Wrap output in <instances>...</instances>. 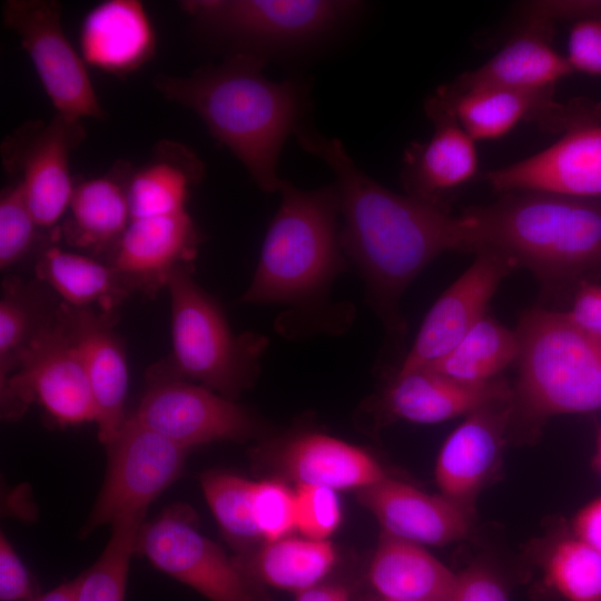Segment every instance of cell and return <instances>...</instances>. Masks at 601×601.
<instances>
[{"mask_svg": "<svg viewBox=\"0 0 601 601\" xmlns=\"http://www.w3.org/2000/svg\"><path fill=\"white\" fill-rule=\"evenodd\" d=\"M299 146L332 169L344 218L342 249L363 279L367 300L395 344L405 335L400 302L413 279L447 250H473L464 216L445 204L386 189L363 173L336 138L299 128Z\"/></svg>", "mask_w": 601, "mask_h": 601, "instance_id": "6da1fadb", "label": "cell"}, {"mask_svg": "<svg viewBox=\"0 0 601 601\" xmlns=\"http://www.w3.org/2000/svg\"><path fill=\"white\" fill-rule=\"evenodd\" d=\"M266 56L243 49L186 77L158 75L155 88L197 114L211 136L245 166L265 193L278 191L277 166L286 139L302 127L307 93L298 81L263 75Z\"/></svg>", "mask_w": 601, "mask_h": 601, "instance_id": "7a4b0ae2", "label": "cell"}, {"mask_svg": "<svg viewBox=\"0 0 601 601\" xmlns=\"http://www.w3.org/2000/svg\"><path fill=\"white\" fill-rule=\"evenodd\" d=\"M279 207L263 242L258 264L240 302L255 305H286L280 332L297 324L317 325L334 306L329 290L347 269L337 226L341 199L335 186L298 189L283 180Z\"/></svg>", "mask_w": 601, "mask_h": 601, "instance_id": "3957f363", "label": "cell"}, {"mask_svg": "<svg viewBox=\"0 0 601 601\" xmlns=\"http://www.w3.org/2000/svg\"><path fill=\"white\" fill-rule=\"evenodd\" d=\"M474 252L497 250L546 285L601 269V204L538 191L505 193L467 209Z\"/></svg>", "mask_w": 601, "mask_h": 601, "instance_id": "277c9868", "label": "cell"}, {"mask_svg": "<svg viewBox=\"0 0 601 601\" xmlns=\"http://www.w3.org/2000/svg\"><path fill=\"white\" fill-rule=\"evenodd\" d=\"M191 272V265H181L169 276L173 352L148 376L198 382L235 401L257 378L268 338L253 332L235 334L218 302Z\"/></svg>", "mask_w": 601, "mask_h": 601, "instance_id": "5b68a950", "label": "cell"}, {"mask_svg": "<svg viewBox=\"0 0 601 601\" xmlns=\"http://www.w3.org/2000/svg\"><path fill=\"white\" fill-rule=\"evenodd\" d=\"M520 339L518 394L533 414L548 416L601 410V339L565 315L528 313Z\"/></svg>", "mask_w": 601, "mask_h": 601, "instance_id": "8992f818", "label": "cell"}, {"mask_svg": "<svg viewBox=\"0 0 601 601\" xmlns=\"http://www.w3.org/2000/svg\"><path fill=\"white\" fill-rule=\"evenodd\" d=\"M0 393L6 420L19 418L31 403H37L60 426L97 421L88 376L61 303L17 371L0 386Z\"/></svg>", "mask_w": 601, "mask_h": 601, "instance_id": "52a82bcc", "label": "cell"}, {"mask_svg": "<svg viewBox=\"0 0 601 601\" xmlns=\"http://www.w3.org/2000/svg\"><path fill=\"white\" fill-rule=\"evenodd\" d=\"M136 551L209 601H268L239 562L197 530L185 505H171L142 524Z\"/></svg>", "mask_w": 601, "mask_h": 601, "instance_id": "ba28073f", "label": "cell"}, {"mask_svg": "<svg viewBox=\"0 0 601 601\" xmlns=\"http://www.w3.org/2000/svg\"><path fill=\"white\" fill-rule=\"evenodd\" d=\"M106 446L105 481L82 536L119 518L147 513L149 504L180 476L189 451L131 416Z\"/></svg>", "mask_w": 601, "mask_h": 601, "instance_id": "9c48e42d", "label": "cell"}, {"mask_svg": "<svg viewBox=\"0 0 601 601\" xmlns=\"http://www.w3.org/2000/svg\"><path fill=\"white\" fill-rule=\"evenodd\" d=\"M4 26L18 35L56 114L81 120L104 118L80 52L61 26V6L53 0H8Z\"/></svg>", "mask_w": 601, "mask_h": 601, "instance_id": "30bf717a", "label": "cell"}, {"mask_svg": "<svg viewBox=\"0 0 601 601\" xmlns=\"http://www.w3.org/2000/svg\"><path fill=\"white\" fill-rule=\"evenodd\" d=\"M85 137L81 120L56 114L48 122L23 124L1 144L3 168L21 187L40 228H52L68 210L76 185L70 154Z\"/></svg>", "mask_w": 601, "mask_h": 601, "instance_id": "8fae6325", "label": "cell"}, {"mask_svg": "<svg viewBox=\"0 0 601 601\" xmlns=\"http://www.w3.org/2000/svg\"><path fill=\"white\" fill-rule=\"evenodd\" d=\"M180 8L205 31L247 46L309 40L351 16L343 0H186Z\"/></svg>", "mask_w": 601, "mask_h": 601, "instance_id": "7c38bea8", "label": "cell"}, {"mask_svg": "<svg viewBox=\"0 0 601 601\" xmlns=\"http://www.w3.org/2000/svg\"><path fill=\"white\" fill-rule=\"evenodd\" d=\"M148 382L131 417L183 447L242 442L263 431L259 420L247 408L207 387L160 376H148Z\"/></svg>", "mask_w": 601, "mask_h": 601, "instance_id": "4fadbf2b", "label": "cell"}, {"mask_svg": "<svg viewBox=\"0 0 601 601\" xmlns=\"http://www.w3.org/2000/svg\"><path fill=\"white\" fill-rule=\"evenodd\" d=\"M469 268L436 299L395 375L428 366L450 353L485 316L501 282L518 268L506 255L479 249Z\"/></svg>", "mask_w": 601, "mask_h": 601, "instance_id": "5bb4252c", "label": "cell"}, {"mask_svg": "<svg viewBox=\"0 0 601 601\" xmlns=\"http://www.w3.org/2000/svg\"><path fill=\"white\" fill-rule=\"evenodd\" d=\"M500 193L538 191L589 199L601 196V121L563 131L548 148L485 174Z\"/></svg>", "mask_w": 601, "mask_h": 601, "instance_id": "9a60e30c", "label": "cell"}, {"mask_svg": "<svg viewBox=\"0 0 601 601\" xmlns=\"http://www.w3.org/2000/svg\"><path fill=\"white\" fill-rule=\"evenodd\" d=\"M435 93L450 105L461 126L475 141L499 139L522 120L536 121L558 131L601 121V109L597 104L578 100L561 105L553 99V92L476 88L452 95L440 87Z\"/></svg>", "mask_w": 601, "mask_h": 601, "instance_id": "2e32d148", "label": "cell"}, {"mask_svg": "<svg viewBox=\"0 0 601 601\" xmlns=\"http://www.w3.org/2000/svg\"><path fill=\"white\" fill-rule=\"evenodd\" d=\"M61 309L91 387L98 437L107 445L129 418L125 411L128 367L124 345L114 329L115 312L72 307L63 302Z\"/></svg>", "mask_w": 601, "mask_h": 601, "instance_id": "e0dca14e", "label": "cell"}, {"mask_svg": "<svg viewBox=\"0 0 601 601\" xmlns=\"http://www.w3.org/2000/svg\"><path fill=\"white\" fill-rule=\"evenodd\" d=\"M356 496L361 505L376 518L384 534L396 539L418 545L442 546L470 533L469 508L397 480L384 477L356 491Z\"/></svg>", "mask_w": 601, "mask_h": 601, "instance_id": "ac0fdd59", "label": "cell"}, {"mask_svg": "<svg viewBox=\"0 0 601 601\" xmlns=\"http://www.w3.org/2000/svg\"><path fill=\"white\" fill-rule=\"evenodd\" d=\"M201 235L187 210L131 219L108 258L134 292L154 296L181 265H191Z\"/></svg>", "mask_w": 601, "mask_h": 601, "instance_id": "d6986e66", "label": "cell"}, {"mask_svg": "<svg viewBox=\"0 0 601 601\" xmlns=\"http://www.w3.org/2000/svg\"><path fill=\"white\" fill-rule=\"evenodd\" d=\"M554 24L526 13L522 28L492 58L441 87L452 95L476 88L553 92L555 83L573 72L552 45Z\"/></svg>", "mask_w": 601, "mask_h": 601, "instance_id": "ffe728a7", "label": "cell"}, {"mask_svg": "<svg viewBox=\"0 0 601 601\" xmlns=\"http://www.w3.org/2000/svg\"><path fill=\"white\" fill-rule=\"evenodd\" d=\"M434 130L424 144L405 151L402 181L406 194L445 204L444 194L474 177L479 167L475 140L464 130L450 105L436 93L425 102Z\"/></svg>", "mask_w": 601, "mask_h": 601, "instance_id": "44dd1931", "label": "cell"}, {"mask_svg": "<svg viewBox=\"0 0 601 601\" xmlns=\"http://www.w3.org/2000/svg\"><path fill=\"white\" fill-rule=\"evenodd\" d=\"M512 395L502 380L466 383L420 368L395 375L380 400V408L395 418L434 424L509 402Z\"/></svg>", "mask_w": 601, "mask_h": 601, "instance_id": "7402d4cb", "label": "cell"}, {"mask_svg": "<svg viewBox=\"0 0 601 601\" xmlns=\"http://www.w3.org/2000/svg\"><path fill=\"white\" fill-rule=\"evenodd\" d=\"M152 22L138 0H107L85 16L79 32L87 66L122 77L146 65L156 52Z\"/></svg>", "mask_w": 601, "mask_h": 601, "instance_id": "603a6c76", "label": "cell"}, {"mask_svg": "<svg viewBox=\"0 0 601 601\" xmlns=\"http://www.w3.org/2000/svg\"><path fill=\"white\" fill-rule=\"evenodd\" d=\"M505 403L466 415L447 436L434 472L442 495L470 509L471 500L497 463L509 416L508 407L497 408Z\"/></svg>", "mask_w": 601, "mask_h": 601, "instance_id": "cb8c5ba5", "label": "cell"}, {"mask_svg": "<svg viewBox=\"0 0 601 601\" xmlns=\"http://www.w3.org/2000/svg\"><path fill=\"white\" fill-rule=\"evenodd\" d=\"M132 166L117 161L106 174L75 185L58 235L80 250L110 257L129 225L127 184Z\"/></svg>", "mask_w": 601, "mask_h": 601, "instance_id": "d4e9b609", "label": "cell"}, {"mask_svg": "<svg viewBox=\"0 0 601 601\" xmlns=\"http://www.w3.org/2000/svg\"><path fill=\"white\" fill-rule=\"evenodd\" d=\"M276 459L283 473L297 485L358 491L386 477L368 452L321 432L304 431L287 437Z\"/></svg>", "mask_w": 601, "mask_h": 601, "instance_id": "484cf974", "label": "cell"}, {"mask_svg": "<svg viewBox=\"0 0 601 601\" xmlns=\"http://www.w3.org/2000/svg\"><path fill=\"white\" fill-rule=\"evenodd\" d=\"M457 574L422 545L383 534L367 570L378 600L451 601Z\"/></svg>", "mask_w": 601, "mask_h": 601, "instance_id": "4316f807", "label": "cell"}, {"mask_svg": "<svg viewBox=\"0 0 601 601\" xmlns=\"http://www.w3.org/2000/svg\"><path fill=\"white\" fill-rule=\"evenodd\" d=\"M204 175V164L191 149L173 140L159 141L147 162L130 173L127 196L131 219L185 211L190 188Z\"/></svg>", "mask_w": 601, "mask_h": 601, "instance_id": "83f0119b", "label": "cell"}, {"mask_svg": "<svg viewBox=\"0 0 601 601\" xmlns=\"http://www.w3.org/2000/svg\"><path fill=\"white\" fill-rule=\"evenodd\" d=\"M36 275L72 307L97 305L105 312L116 307L132 292V287L110 264L67 252L56 246L40 254Z\"/></svg>", "mask_w": 601, "mask_h": 601, "instance_id": "f1b7e54d", "label": "cell"}, {"mask_svg": "<svg viewBox=\"0 0 601 601\" xmlns=\"http://www.w3.org/2000/svg\"><path fill=\"white\" fill-rule=\"evenodd\" d=\"M237 561L260 587L299 593L324 582L337 553L327 540L285 536Z\"/></svg>", "mask_w": 601, "mask_h": 601, "instance_id": "f546056e", "label": "cell"}, {"mask_svg": "<svg viewBox=\"0 0 601 601\" xmlns=\"http://www.w3.org/2000/svg\"><path fill=\"white\" fill-rule=\"evenodd\" d=\"M60 303L55 304L40 285L13 277L3 280L0 298V386L17 371L33 342L56 316Z\"/></svg>", "mask_w": 601, "mask_h": 601, "instance_id": "4dcf8cb0", "label": "cell"}, {"mask_svg": "<svg viewBox=\"0 0 601 601\" xmlns=\"http://www.w3.org/2000/svg\"><path fill=\"white\" fill-rule=\"evenodd\" d=\"M519 355L516 331L484 316L450 353L423 368L461 382L484 383L495 380Z\"/></svg>", "mask_w": 601, "mask_h": 601, "instance_id": "1f68e13d", "label": "cell"}, {"mask_svg": "<svg viewBox=\"0 0 601 601\" xmlns=\"http://www.w3.org/2000/svg\"><path fill=\"white\" fill-rule=\"evenodd\" d=\"M146 513L111 523V536L100 556L77 579L76 601H124L131 554Z\"/></svg>", "mask_w": 601, "mask_h": 601, "instance_id": "d6a6232c", "label": "cell"}, {"mask_svg": "<svg viewBox=\"0 0 601 601\" xmlns=\"http://www.w3.org/2000/svg\"><path fill=\"white\" fill-rule=\"evenodd\" d=\"M200 484L214 518L231 544L248 550L263 541L253 516L254 481L209 471L200 476Z\"/></svg>", "mask_w": 601, "mask_h": 601, "instance_id": "836d02e7", "label": "cell"}, {"mask_svg": "<svg viewBox=\"0 0 601 601\" xmlns=\"http://www.w3.org/2000/svg\"><path fill=\"white\" fill-rule=\"evenodd\" d=\"M546 574L566 601H601V552L578 538L555 545Z\"/></svg>", "mask_w": 601, "mask_h": 601, "instance_id": "e575fe53", "label": "cell"}, {"mask_svg": "<svg viewBox=\"0 0 601 601\" xmlns=\"http://www.w3.org/2000/svg\"><path fill=\"white\" fill-rule=\"evenodd\" d=\"M39 225L21 187L12 183L0 197V267L8 269L24 258L38 238Z\"/></svg>", "mask_w": 601, "mask_h": 601, "instance_id": "d590c367", "label": "cell"}, {"mask_svg": "<svg viewBox=\"0 0 601 601\" xmlns=\"http://www.w3.org/2000/svg\"><path fill=\"white\" fill-rule=\"evenodd\" d=\"M253 516L265 543L288 536L296 529L295 491L280 481L255 482Z\"/></svg>", "mask_w": 601, "mask_h": 601, "instance_id": "8d00e7d4", "label": "cell"}, {"mask_svg": "<svg viewBox=\"0 0 601 601\" xmlns=\"http://www.w3.org/2000/svg\"><path fill=\"white\" fill-rule=\"evenodd\" d=\"M295 497L296 529L303 536L327 540L342 521L337 491L325 486L299 484Z\"/></svg>", "mask_w": 601, "mask_h": 601, "instance_id": "74e56055", "label": "cell"}, {"mask_svg": "<svg viewBox=\"0 0 601 601\" xmlns=\"http://www.w3.org/2000/svg\"><path fill=\"white\" fill-rule=\"evenodd\" d=\"M565 58L573 71L601 78V16L572 22Z\"/></svg>", "mask_w": 601, "mask_h": 601, "instance_id": "f35d334b", "label": "cell"}, {"mask_svg": "<svg viewBox=\"0 0 601 601\" xmlns=\"http://www.w3.org/2000/svg\"><path fill=\"white\" fill-rule=\"evenodd\" d=\"M36 580L1 533L0 535V601H36L40 597Z\"/></svg>", "mask_w": 601, "mask_h": 601, "instance_id": "ab89813d", "label": "cell"}, {"mask_svg": "<svg viewBox=\"0 0 601 601\" xmlns=\"http://www.w3.org/2000/svg\"><path fill=\"white\" fill-rule=\"evenodd\" d=\"M451 601H509L501 581L489 570L473 566L457 574Z\"/></svg>", "mask_w": 601, "mask_h": 601, "instance_id": "60d3db41", "label": "cell"}, {"mask_svg": "<svg viewBox=\"0 0 601 601\" xmlns=\"http://www.w3.org/2000/svg\"><path fill=\"white\" fill-rule=\"evenodd\" d=\"M565 315L575 326L601 339V286L582 284Z\"/></svg>", "mask_w": 601, "mask_h": 601, "instance_id": "b9f144b4", "label": "cell"}, {"mask_svg": "<svg viewBox=\"0 0 601 601\" xmlns=\"http://www.w3.org/2000/svg\"><path fill=\"white\" fill-rule=\"evenodd\" d=\"M528 14L544 18L553 23L571 22L601 16V1H539L528 6Z\"/></svg>", "mask_w": 601, "mask_h": 601, "instance_id": "7bdbcfd3", "label": "cell"}, {"mask_svg": "<svg viewBox=\"0 0 601 601\" xmlns=\"http://www.w3.org/2000/svg\"><path fill=\"white\" fill-rule=\"evenodd\" d=\"M575 538L601 552V496L582 508L573 519Z\"/></svg>", "mask_w": 601, "mask_h": 601, "instance_id": "ee69618b", "label": "cell"}, {"mask_svg": "<svg viewBox=\"0 0 601 601\" xmlns=\"http://www.w3.org/2000/svg\"><path fill=\"white\" fill-rule=\"evenodd\" d=\"M295 601H351V592L342 583L322 582L296 593Z\"/></svg>", "mask_w": 601, "mask_h": 601, "instance_id": "f6af8a7d", "label": "cell"}, {"mask_svg": "<svg viewBox=\"0 0 601 601\" xmlns=\"http://www.w3.org/2000/svg\"><path fill=\"white\" fill-rule=\"evenodd\" d=\"M76 593L77 579H73L40 594L36 601H76Z\"/></svg>", "mask_w": 601, "mask_h": 601, "instance_id": "bcb514c9", "label": "cell"}, {"mask_svg": "<svg viewBox=\"0 0 601 601\" xmlns=\"http://www.w3.org/2000/svg\"><path fill=\"white\" fill-rule=\"evenodd\" d=\"M595 460H597V465H598L599 472L601 474V428H600L599 435H598Z\"/></svg>", "mask_w": 601, "mask_h": 601, "instance_id": "7dc6e473", "label": "cell"}, {"mask_svg": "<svg viewBox=\"0 0 601 601\" xmlns=\"http://www.w3.org/2000/svg\"><path fill=\"white\" fill-rule=\"evenodd\" d=\"M371 601H394V600H378V599H373ZM398 601H417V600H398Z\"/></svg>", "mask_w": 601, "mask_h": 601, "instance_id": "c3c4849f", "label": "cell"}]
</instances>
